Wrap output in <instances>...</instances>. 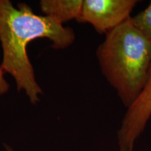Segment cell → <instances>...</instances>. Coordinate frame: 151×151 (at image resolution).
<instances>
[{"mask_svg":"<svg viewBox=\"0 0 151 151\" xmlns=\"http://www.w3.org/2000/svg\"><path fill=\"white\" fill-rule=\"evenodd\" d=\"M39 38L50 39L55 49H64L73 43L75 34L50 17L35 14L26 4H18L16 8L9 0H0V41L3 50L0 67L14 77L17 89L24 90L32 104L39 102L43 91L35 79L27 47Z\"/></svg>","mask_w":151,"mask_h":151,"instance_id":"cell-1","label":"cell"},{"mask_svg":"<svg viewBox=\"0 0 151 151\" xmlns=\"http://www.w3.org/2000/svg\"><path fill=\"white\" fill-rule=\"evenodd\" d=\"M131 18L106 34L96 52L101 73L127 109L143 92L151 68V40Z\"/></svg>","mask_w":151,"mask_h":151,"instance_id":"cell-2","label":"cell"},{"mask_svg":"<svg viewBox=\"0 0 151 151\" xmlns=\"http://www.w3.org/2000/svg\"><path fill=\"white\" fill-rule=\"evenodd\" d=\"M139 1L84 0L77 21L90 23L99 34H106L128 20Z\"/></svg>","mask_w":151,"mask_h":151,"instance_id":"cell-3","label":"cell"},{"mask_svg":"<svg viewBox=\"0 0 151 151\" xmlns=\"http://www.w3.org/2000/svg\"><path fill=\"white\" fill-rule=\"evenodd\" d=\"M151 116V68L148 82L137 101L127 109L118 132L119 151H133Z\"/></svg>","mask_w":151,"mask_h":151,"instance_id":"cell-4","label":"cell"},{"mask_svg":"<svg viewBox=\"0 0 151 151\" xmlns=\"http://www.w3.org/2000/svg\"><path fill=\"white\" fill-rule=\"evenodd\" d=\"M83 0H42L40 1L41 11L45 16L57 22H64L76 19L80 15Z\"/></svg>","mask_w":151,"mask_h":151,"instance_id":"cell-5","label":"cell"},{"mask_svg":"<svg viewBox=\"0 0 151 151\" xmlns=\"http://www.w3.org/2000/svg\"><path fill=\"white\" fill-rule=\"evenodd\" d=\"M131 18L135 27L151 40V2L143 11Z\"/></svg>","mask_w":151,"mask_h":151,"instance_id":"cell-6","label":"cell"},{"mask_svg":"<svg viewBox=\"0 0 151 151\" xmlns=\"http://www.w3.org/2000/svg\"><path fill=\"white\" fill-rule=\"evenodd\" d=\"M4 71L0 67V96L8 92L9 89V84L4 77Z\"/></svg>","mask_w":151,"mask_h":151,"instance_id":"cell-7","label":"cell"},{"mask_svg":"<svg viewBox=\"0 0 151 151\" xmlns=\"http://www.w3.org/2000/svg\"><path fill=\"white\" fill-rule=\"evenodd\" d=\"M5 148H6V151H14V150H13V149L11 148V147L7 146V145H5Z\"/></svg>","mask_w":151,"mask_h":151,"instance_id":"cell-8","label":"cell"}]
</instances>
